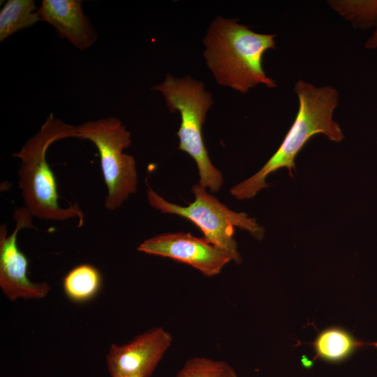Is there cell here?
Returning <instances> with one entry per match:
<instances>
[{"instance_id": "5bb4252c", "label": "cell", "mask_w": 377, "mask_h": 377, "mask_svg": "<svg viewBox=\"0 0 377 377\" xmlns=\"http://www.w3.org/2000/svg\"><path fill=\"white\" fill-rule=\"evenodd\" d=\"M327 3L356 29L377 28V0H330Z\"/></svg>"}, {"instance_id": "6da1fadb", "label": "cell", "mask_w": 377, "mask_h": 377, "mask_svg": "<svg viewBox=\"0 0 377 377\" xmlns=\"http://www.w3.org/2000/svg\"><path fill=\"white\" fill-rule=\"evenodd\" d=\"M299 107L296 117L282 143L262 168L246 179L237 184L230 194L238 200L250 199L267 188V177L286 168L290 176L295 169V159L308 140L316 134L325 135L330 141L344 139L340 125L333 119L339 104V93L331 85L317 87L304 80L294 86Z\"/></svg>"}, {"instance_id": "5b68a950", "label": "cell", "mask_w": 377, "mask_h": 377, "mask_svg": "<svg viewBox=\"0 0 377 377\" xmlns=\"http://www.w3.org/2000/svg\"><path fill=\"white\" fill-rule=\"evenodd\" d=\"M146 185L147 200L152 207L191 221L200 229L207 241L229 253L237 264L242 263V257L234 238L235 228L248 231L258 240L264 236L265 228L255 219L244 212L230 209L198 184L192 188L194 201L185 207L165 200L147 182Z\"/></svg>"}, {"instance_id": "2e32d148", "label": "cell", "mask_w": 377, "mask_h": 377, "mask_svg": "<svg viewBox=\"0 0 377 377\" xmlns=\"http://www.w3.org/2000/svg\"><path fill=\"white\" fill-rule=\"evenodd\" d=\"M365 47L367 49H377V29L374 31L373 35L367 39Z\"/></svg>"}, {"instance_id": "8992f818", "label": "cell", "mask_w": 377, "mask_h": 377, "mask_svg": "<svg viewBox=\"0 0 377 377\" xmlns=\"http://www.w3.org/2000/svg\"><path fill=\"white\" fill-rule=\"evenodd\" d=\"M75 127L77 138L91 142L98 150L107 187L104 207L114 211L138 187L135 160L124 152L131 145V133L115 117L87 121Z\"/></svg>"}, {"instance_id": "7c38bea8", "label": "cell", "mask_w": 377, "mask_h": 377, "mask_svg": "<svg viewBox=\"0 0 377 377\" xmlns=\"http://www.w3.org/2000/svg\"><path fill=\"white\" fill-rule=\"evenodd\" d=\"M62 284L64 293L70 300L85 302L98 293L102 286V275L95 266L80 264L65 275Z\"/></svg>"}, {"instance_id": "ba28073f", "label": "cell", "mask_w": 377, "mask_h": 377, "mask_svg": "<svg viewBox=\"0 0 377 377\" xmlns=\"http://www.w3.org/2000/svg\"><path fill=\"white\" fill-rule=\"evenodd\" d=\"M138 251L171 258L200 271L207 277L219 274L232 260L227 252L210 244L204 237L190 232H169L156 235L144 240Z\"/></svg>"}, {"instance_id": "4fadbf2b", "label": "cell", "mask_w": 377, "mask_h": 377, "mask_svg": "<svg viewBox=\"0 0 377 377\" xmlns=\"http://www.w3.org/2000/svg\"><path fill=\"white\" fill-rule=\"evenodd\" d=\"M40 21L33 0H8L0 11V41Z\"/></svg>"}, {"instance_id": "277c9868", "label": "cell", "mask_w": 377, "mask_h": 377, "mask_svg": "<svg viewBox=\"0 0 377 377\" xmlns=\"http://www.w3.org/2000/svg\"><path fill=\"white\" fill-rule=\"evenodd\" d=\"M151 89L161 92L170 112L178 111L181 124L177 135L178 149L195 161L200 180L198 184L212 193L219 191L223 183L222 172L212 163L202 138V128L207 111L213 104L211 93L203 83L186 75L175 77L168 74L164 81Z\"/></svg>"}, {"instance_id": "3957f363", "label": "cell", "mask_w": 377, "mask_h": 377, "mask_svg": "<svg viewBox=\"0 0 377 377\" xmlns=\"http://www.w3.org/2000/svg\"><path fill=\"white\" fill-rule=\"evenodd\" d=\"M68 138H77L75 126L50 114L39 131L13 155L21 161L17 171L18 186L22 191L24 207L33 216L56 221L77 217L80 227L84 221L82 211L77 204L66 208L60 206L56 177L46 160L48 147Z\"/></svg>"}, {"instance_id": "52a82bcc", "label": "cell", "mask_w": 377, "mask_h": 377, "mask_svg": "<svg viewBox=\"0 0 377 377\" xmlns=\"http://www.w3.org/2000/svg\"><path fill=\"white\" fill-rule=\"evenodd\" d=\"M33 217L23 207L14 212L15 228L10 235L5 223L0 227V288L12 302L19 298L40 300L46 297L50 290L47 282L35 283L29 279V260L17 245L18 232L22 228H33Z\"/></svg>"}, {"instance_id": "e0dca14e", "label": "cell", "mask_w": 377, "mask_h": 377, "mask_svg": "<svg viewBox=\"0 0 377 377\" xmlns=\"http://www.w3.org/2000/svg\"><path fill=\"white\" fill-rule=\"evenodd\" d=\"M110 377H139V376H110Z\"/></svg>"}, {"instance_id": "9a60e30c", "label": "cell", "mask_w": 377, "mask_h": 377, "mask_svg": "<svg viewBox=\"0 0 377 377\" xmlns=\"http://www.w3.org/2000/svg\"><path fill=\"white\" fill-rule=\"evenodd\" d=\"M176 377H237L235 369L226 362L206 357L188 360Z\"/></svg>"}, {"instance_id": "8fae6325", "label": "cell", "mask_w": 377, "mask_h": 377, "mask_svg": "<svg viewBox=\"0 0 377 377\" xmlns=\"http://www.w3.org/2000/svg\"><path fill=\"white\" fill-rule=\"evenodd\" d=\"M311 344L316 353L314 360L320 359L332 363L344 361L362 347L377 348V342L362 341L339 327H330L322 330Z\"/></svg>"}, {"instance_id": "7a4b0ae2", "label": "cell", "mask_w": 377, "mask_h": 377, "mask_svg": "<svg viewBox=\"0 0 377 377\" xmlns=\"http://www.w3.org/2000/svg\"><path fill=\"white\" fill-rule=\"evenodd\" d=\"M276 34L256 33L235 19L216 17L203 38L204 57L216 82L247 93L258 84L276 87L263 66L265 52L276 48Z\"/></svg>"}, {"instance_id": "30bf717a", "label": "cell", "mask_w": 377, "mask_h": 377, "mask_svg": "<svg viewBox=\"0 0 377 377\" xmlns=\"http://www.w3.org/2000/svg\"><path fill=\"white\" fill-rule=\"evenodd\" d=\"M38 13L40 21L51 24L59 38L80 50L91 47L98 39L80 0H43Z\"/></svg>"}, {"instance_id": "9c48e42d", "label": "cell", "mask_w": 377, "mask_h": 377, "mask_svg": "<svg viewBox=\"0 0 377 377\" xmlns=\"http://www.w3.org/2000/svg\"><path fill=\"white\" fill-rule=\"evenodd\" d=\"M172 337L163 327H154L124 344L113 343L106 355L110 376L150 377L171 346Z\"/></svg>"}]
</instances>
